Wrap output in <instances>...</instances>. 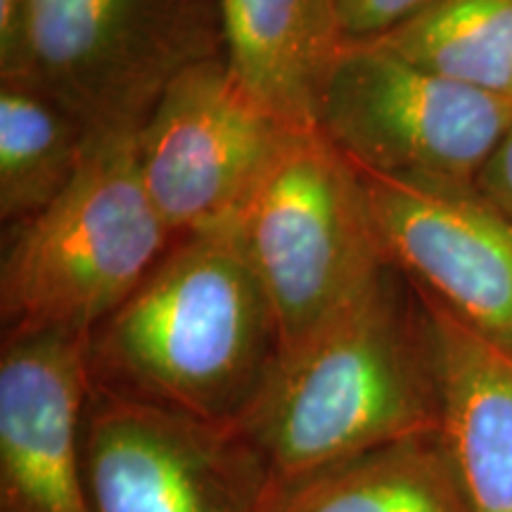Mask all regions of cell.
<instances>
[{
	"label": "cell",
	"mask_w": 512,
	"mask_h": 512,
	"mask_svg": "<svg viewBox=\"0 0 512 512\" xmlns=\"http://www.w3.org/2000/svg\"><path fill=\"white\" fill-rule=\"evenodd\" d=\"M280 356L235 226L178 238L88 335L91 389L238 427Z\"/></svg>",
	"instance_id": "obj_1"
},
{
	"label": "cell",
	"mask_w": 512,
	"mask_h": 512,
	"mask_svg": "<svg viewBox=\"0 0 512 512\" xmlns=\"http://www.w3.org/2000/svg\"><path fill=\"white\" fill-rule=\"evenodd\" d=\"M238 430L266 460L273 482L439 430L427 313L392 261L278 356Z\"/></svg>",
	"instance_id": "obj_2"
},
{
	"label": "cell",
	"mask_w": 512,
	"mask_h": 512,
	"mask_svg": "<svg viewBox=\"0 0 512 512\" xmlns=\"http://www.w3.org/2000/svg\"><path fill=\"white\" fill-rule=\"evenodd\" d=\"M176 240L145 190L136 131L98 133L62 195L10 226L0 261L3 335H91Z\"/></svg>",
	"instance_id": "obj_3"
},
{
	"label": "cell",
	"mask_w": 512,
	"mask_h": 512,
	"mask_svg": "<svg viewBox=\"0 0 512 512\" xmlns=\"http://www.w3.org/2000/svg\"><path fill=\"white\" fill-rule=\"evenodd\" d=\"M278 320L280 354L389 264L366 185L320 133H299L233 223Z\"/></svg>",
	"instance_id": "obj_4"
},
{
	"label": "cell",
	"mask_w": 512,
	"mask_h": 512,
	"mask_svg": "<svg viewBox=\"0 0 512 512\" xmlns=\"http://www.w3.org/2000/svg\"><path fill=\"white\" fill-rule=\"evenodd\" d=\"M223 57L221 0H29L22 79L93 131H138L166 88Z\"/></svg>",
	"instance_id": "obj_5"
},
{
	"label": "cell",
	"mask_w": 512,
	"mask_h": 512,
	"mask_svg": "<svg viewBox=\"0 0 512 512\" xmlns=\"http://www.w3.org/2000/svg\"><path fill=\"white\" fill-rule=\"evenodd\" d=\"M512 128V98L344 41L325 76L316 133L361 174L477 183Z\"/></svg>",
	"instance_id": "obj_6"
},
{
	"label": "cell",
	"mask_w": 512,
	"mask_h": 512,
	"mask_svg": "<svg viewBox=\"0 0 512 512\" xmlns=\"http://www.w3.org/2000/svg\"><path fill=\"white\" fill-rule=\"evenodd\" d=\"M299 133L261 107L226 60L166 88L136 131L145 190L176 238L233 226Z\"/></svg>",
	"instance_id": "obj_7"
},
{
	"label": "cell",
	"mask_w": 512,
	"mask_h": 512,
	"mask_svg": "<svg viewBox=\"0 0 512 512\" xmlns=\"http://www.w3.org/2000/svg\"><path fill=\"white\" fill-rule=\"evenodd\" d=\"M83 467L93 512H264L273 489L238 427L95 389Z\"/></svg>",
	"instance_id": "obj_8"
},
{
	"label": "cell",
	"mask_w": 512,
	"mask_h": 512,
	"mask_svg": "<svg viewBox=\"0 0 512 512\" xmlns=\"http://www.w3.org/2000/svg\"><path fill=\"white\" fill-rule=\"evenodd\" d=\"M361 178L387 259L415 290L512 356L508 216L475 183Z\"/></svg>",
	"instance_id": "obj_9"
},
{
	"label": "cell",
	"mask_w": 512,
	"mask_h": 512,
	"mask_svg": "<svg viewBox=\"0 0 512 512\" xmlns=\"http://www.w3.org/2000/svg\"><path fill=\"white\" fill-rule=\"evenodd\" d=\"M88 399V335L5 332L0 512H93L83 467Z\"/></svg>",
	"instance_id": "obj_10"
},
{
	"label": "cell",
	"mask_w": 512,
	"mask_h": 512,
	"mask_svg": "<svg viewBox=\"0 0 512 512\" xmlns=\"http://www.w3.org/2000/svg\"><path fill=\"white\" fill-rule=\"evenodd\" d=\"M418 294L427 313L439 432L470 508L512 512V356Z\"/></svg>",
	"instance_id": "obj_11"
},
{
	"label": "cell",
	"mask_w": 512,
	"mask_h": 512,
	"mask_svg": "<svg viewBox=\"0 0 512 512\" xmlns=\"http://www.w3.org/2000/svg\"><path fill=\"white\" fill-rule=\"evenodd\" d=\"M223 60L294 131H316L325 76L344 38L332 0H221Z\"/></svg>",
	"instance_id": "obj_12"
},
{
	"label": "cell",
	"mask_w": 512,
	"mask_h": 512,
	"mask_svg": "<svg viewBox=\"0 0 512 512\" xmlns=\"http://www.w3.org/2000/svg\"><path fill=\"white\" fill-rule=\"evenodd\" d=\"M264 512H472L439 430L273 482Z\"/></svg>",
	"instance_id": "obj_13"
},
{
	"label": "cell",
	"mask_w": 512,
	"mask_h": 512,
	"mask_svg": "<svg viewBox=\"0 0 512 512\" xmlns=\"http://www.w3.org/2000/svg\"><path fill=\"white\" fill-rule=\"evenodd\" d=\"M98 131L29 79L0 83V219L29 221L79 174Z\"/></svg>",
	"instance_id": "obj_14"
},
{
	"label": "cell",
	"mask_w": 512,
	"mask_h": 512,
	"mask_svg": "<svg viewBox=\"0 0 512 512\" xmlns=\"http://www.w3.org/2000/svg\"><path fill=\"white\" fill-rule=\"evenodd\" d=\"M373 43L415 67L512 98V0H434Z\"/></svg>",
	"instance_id": "obj_15"
},
{
	"label": "cell",
	"mask_w": 512,
	"mask_h": 512,
	"mask_svg": "<svg viewBox=\"0 0 512 512\" xmlns=\"http://www.w3.org/2000/svg\"><path fill=\"white\" fill-rule=\"evenodd\" d=\"M434 0H332L344 41H375L430 8Z\"/></svg>",
	"instance_id": "obj_16"
},
{
	"label": "cell",
	"mask_w": 512,
	"mask_h": 512,
	"mask_svg": "<svg viewBox=\"0 0 512 512\" xmlns=\"http://www.w3.org/2000/svg\"><path fill=\"white\" fill-rule=\"evenodd\" d=\"M29 48V0H0V74L22 79Z\"/></svg>",
	"instance_id": "obj_17"
},
{
	"label": "cell",
	"mask_w": 512,
	"mask_h": 512,
	"mask_svg": "<svg viewBox=\"0 0 512 512\" xmlns=\"http://www.w3.org/2000/svg\"><path fill=\"white\" fill-rule=\"evenodd\" d=\"M482 195L512 221V128L477 176Z\"/></svg>",
	"instance_id": "obj_18"
}]
</instances>
